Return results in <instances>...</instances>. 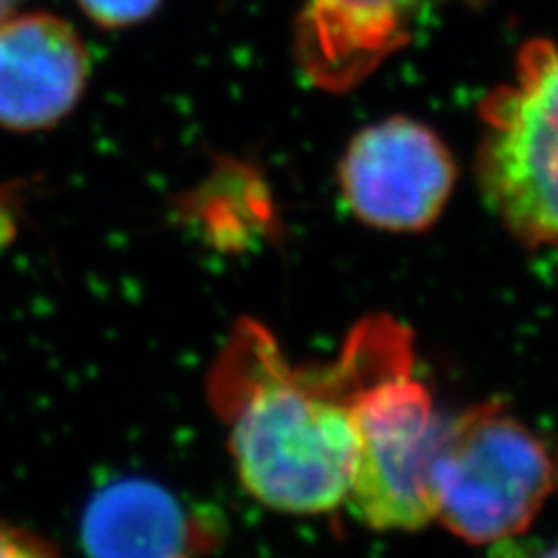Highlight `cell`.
<instances>
[{"label": "cell", "instance_id": "cell-7", "mask_svg": "<svg viewBox=\"0 0 558 558\" xmlns=\"http://www.w3.org/2000/svg\"><path fill=\"white\" fill-rule=\"evenodd\" d=\"M80 537L94 556H196L213 551L221 531L161 484L121 480L86 505Z\"/></svg>", "mask_w": 558, "mask_h": 558}, {"label": "cell", "instance_id": "cell-2", "mask_svg": "<svg viewBox=\"0 0 558 558\" xmlns=\"http://www.w3.org/2000/svg\"><path fill=\"white\" fill-rule=\"evenodd\" d=\"M354 426L349 510L375 531L433 521L430 465L445 422L414 375L412 336L391 317L361 322L333 363Z\"/></svg>", "mask_w": 558, "mask_h": 558}, {"label": "cell", "instance_id": "cell-3", "mask_svg": "<svg viewBox=\"0 0 558 558\" xmlns=\"http://www.w3.org/2000/svg\"><path fill=\"white\" fill-rule=\"evenodd\" d=\"M554 484L545 445L519 418L484 403L445 422L430 465L433 521L473 545L523 533Z\"/></svg>", "mask_w": 558, "mask_h": 558}, {"label": "cell", "instance_id": "cell-4", "mask_svg": "<svg viewBox=\"0 0 558 558\" xmlns=\"http://www.w3.org/2000/svg\"><path fill=\"white\" fill-rule=\"evenodd\" d=\"M477 170L502 223L531 247L558 252V47L531 40L517 80L482 105Z\"/></svg>", "mask_w": 558, "mask_h": 558}, {"label": "cell", "instance_id": "cell-6", "mask_svg": "<svg viewBox=\"0 0 558 558\" xmlns=\"http://www.w3.org/2000/svg\"><path fill=\"white\" fill-rule=\"evenodd\" d=\"M89 59L73 26L51 14L0 24V126L40 131L75 108Z\"/></svg>", "mask_w": 558, "mask_h": 558}, {"label": "cell", "instance_id": "cell-10", "mask_svg": "<svg viewBox=\"0 0 558 558\" xmlns=\"http://www.w3.org/2000/svg\"><path fill=\"white\" fill-rule=\"evenodd\" d=\"M16 3H22V0H0V24H3L5 20H10Z\"/></svg>", "mask_w": 558, "mask_h": 558}, {"label": "cell", "instance_id": "cell-1", "mask_svg": "<svg viewBox=\"0 0 558 558\" xmlns=\"http://www.w3.org/2000/svg\"><path fill=\"white\" fill-rule=\"evenodd\" d=\"M242 486L272 510L340 508L354 468V426L336 365L291 368L272 333L240 319L207 375Z\"/></svg>", "mask_w": 558, "mask_h": 558}, {"label": "cell", "instance_id": "cell-5", "mask_svg": "<svg viewBox=\"0 0 558 558\" xmlns=\"http://www.w3.org/2000/svg\"><path fill=\"white\" fill-rule=\"evenodd\" d=\"M457 163L418 121L391 117L363 129L340 163L342 196L354 217L384 231H422L440 217Z\"/></svg>", "mask_w": 558, "mask_h": 558}, {"label": "cell", "instance_id": "cell-9", "mask_svg": "<svg viewBox=\"0 0 558 558\" xmlns=\"http://www.w3.org/2000/svg\"><path fill=\"white\" fill-rule=\"evenodd\" d=\"M161 0H80L98 24L126 26L149 16Z\"/></svg>", "mask_w": 558, "mask_h": 558}, {"label": "cell", "instance_id": "cell-8", "mask_svg": "<svg viewBox=\"0 0 558 558\" xmlns=\"http://www.w3.org/2000/svg\"><path fill=\"white\" fill-rule=\"evenodd\" d=\"M422 0H310L299 57L314 84L344 92L410 40Z\"/></svg>", "mask_w": 558, "mask_h": 558}]
</instances>
